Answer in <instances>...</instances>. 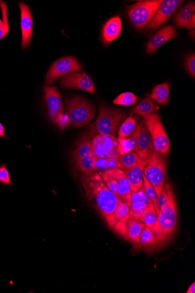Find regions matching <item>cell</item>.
<instances>
[{
	"instance_id": "cell-37",
	"label": "cell",
	"mask_w": 195,
	"mask_h": 293,
	"mask_svg": "<svg viewBox=\"0 0 195 293\" xmlns=\"http://www.w3.org/2000/svg\"><path fill=\"white\" fill-rule=\"evenodd\" d=\"M0 183L3 185H13L11 181L10 173L7 168V163L0 165Z\"/></svg>"
},
{
	"instance_id": "cell-32",
	"label": "cell",
	"mask_w": 195,
	"mask_h": 293,
	"mask_svg": "<svg viewBox=\"0 0 195 293\" xmlns=\"http://www.w3.org/2000/svg\"><path fill=\"white\" fill-rule=\"evenodd\" d=\"M137 120L133 117L127 118L120 127L118 138H126L132 133L136 125Z\"/></svg>"
},
{
	"instance_id": "cell-28",
	"label": "cell",
	"mask_w": 195,
	"mask_h": 293,
	"mask_svg": "<svg viewBox=\"0 0 195 293\" xmlns=\"http://www.w3.org/2000/svg\"><path fill=\"white\" fill-rule=\"evenodd\" d=\"M119 161L124 166L125 170L136 166L137 164L140 163L142 161H147L141 158L136 152H131L125 155L121 156L119 159Z\"/></svg>"
},
{
	"instance_id": "cell-1",
	"label": "cell",
	"mask_w": 195,
	"mask_h": 293,
	"mask_svg": "<svg viewBox=\"0 0 195 293\" xmlns=\"http://www.w3.org/2000/svg\"><path fill=\"white\" fill-rule=\"evenodd\" d=\"M82 185L89 203L110 224L120 199L108 189L99 173L84 174Z\"/></svg>"
},
{
	"instance_id": "cell-30",
	"label": "cell",
	"mask_w": 195,
	"mask_h": 293,
	"mask_svg": "<svg viewBox=\"0 0 195 293\" xmlns=\"http://www.w3.org/2000/svg\"><path fill=\"white\" fill-rule=\"evenodd\" d=\"M157 220H158V215H157L156 212L155 206L152 205L146 210L139 221L144 224L145 227H148L152 230L157 223Z\"/></svg>"
},
{
	"instance_id": "cell-20",
	"label": "cell",
	"mask_w": 195,
	"mask_h": 293,
	"mask_svg": "<svg viewBox=\"0 0 195 293\" xmlns=\"http://www.w3.org/2000/svg\"><path fill=\"white\" fill-rule=\"evenodd\" d=\"M122 24L121 18L115 17L108 21L105 24L103 31V40L105 44L109 45L121 35Z\"/></svg>"
},
{
	"instance_id": "cell-14",
	"label": "cell",
	"mask_w": 195,
	"mask_h": 293,
	"mask_svg": "<svg viewBox=\"0 0 195 293\" xmlns=\"http://www.w3.org/2000/svg\"><path fill=\"white\" fill-rule=\"evenodd\" d=\"M178 33L173 25H168L157 31L149 40L147 45V52L149 54H153L162 45L172 39L176 38Z\"/></svg>"
},
{
	"instance_id": "cell-31",
	"label": "cell",
	"mask_w": 195,
	"mask_h": 293,
	"mask_svg": "<svg viewBox=\"0 0 195 293\" xmlns=\"http://www.w3.org/2000/svg\"><path fill=\"white\" fill-rule=\"evenodd\" d=\"M77 166L84 174H92L94 172L95 158L92 155L76 160Z\"/></svg>"
},
{
	"instance_id": "cell-10",
	"label": "cell",
	"mask_w": 195,
	"mask_h": 293,
	"mask_svg": "<svg viewBox=\"0 0 195 293\" xmlns=\"http://www.w3.org/2000/svg\"><path fill=\"white\" fill-rule=\"evenodd\" d=\"M183 2L181 0H164L146 27L148 31L159 28L170 19Z\"/></svg>"
},
{
	"instance_id": "cell-29",
	"label": "cell",
	"mask_w": 195,
	"mask_h": 293,
	"mask_svg": "<svg viewBox=\"0 0 195 293\" xmlns=\"http://www.w3.org/2000/svg\"><path fill=\"white\" fill-rule=\"evenodd\" d=\"M0 7H1L3 22L0 25V40H2L10 32V27L8 18V7L6 3L3 1H0Z\"/></svg>"
},
{
	"instance_id": "cell-13",
	"label": "cell",
	"mask_w": 195,
	"mask_h": 293,
	"mask_svg": "<svg viewBox=\"0 0 195 293\" xmlns=\"http://www.w3.org/2000/svg\"><path fill=\"white\" fill-rule=\"evenodd\" d=\"M21 10V28L22 31V49L30 47L33 37V21L29 7L24 3H19Z\"/></svg>"
},
{
	"instance_id": "cell-23",
	"label": "cell",
	"mask_w": 195,
	"mask_h": 293,
	"mask_svg": "<svg viewBox=\"0 0 195 293\" xmlns=\"http://www.w3.org/2000/svg\"><path fill=\"white\" fill-rule=\"evenodd\" d=\"M195 4L194 2L187 4L179 11L174 19V22L179 28H186L194 15Z\"/></svg>"
},
{
	"instance_id": "cell-35",
	"label": "cell",
	"mask_w": 195,
	"mask_h": 293,
	"mask_svg": "<svg viewBox=\"0 0 195 293\" xmlns=\"http://www.w3.org/2000/svg\"><path fill=\"white\" fill-rule=\"evenodd\" d=\"M118 152L120 156L133 152V145L128 138H118Z\"/></svg>"
},
{
	"instance_id": "cell-38",
	"label": "cell",
	"mask_w": 195,
	"mask_h": 293,
	"mask_svg": "<svg viewBox=\"0 0 195 293\" xmlns=\"http://www.w3.org/2000/svg\"><path fill=\"white\" fill-rule=\"evenodd\" d=\"M127 138L129 139L131 142H132L133 145V152H136L138 145V141H139L140 138L139 124L136 125V127H135V129L132 133Z\"/></svg>"
},
{
	"instance_id": "cell-8",
	"label": "cell",
	"mask_w": 195,
	"mask_h": 293,
	"mask_svg": "<svg viewBox=\"0 0 195 293\" xmlns=\"http://www.w3.org/2000/svg\"><path fill=\"white\" fill-rule=\"evenodd\" d=\"M118 145L115 135H97L91 141L92 155L95 159H119L121 156L118 152Z\"/></svg>"
},
{
	"instance_id": "cell-27",
	"label": "cell",
	"mask_w": 195,
	"mask_h": 293,
	"mask_svg": "<svg viewBox=\"0 0 195 293\" xmlns=\"http://www.w3.org/2000/svg\"><path fill=\"white\" fill-rule=\"evenodd\" d=\"M140 240L141 245L144 249H151L158 244V240L152 229L145 227L142 229L140 236Z\"/></svg>"
},
{
	"instance_id": "cell-12",
	"label": "cell",
	"mask_w": 195,
	"mask_h": 293,
	"mask_svg": "<svg viewBox=\"0 0 195 293\" xmlns=\"http://www.w3.org/2000/svg\"><path fill=\"white\" fill-rule=\"evenodd\" d=\"M44 100L48 110V114L54 123L60 116L64 114L61 94L57 88L44 86Z\"/></svg>"
},
{
	"instance_id": "cell-3",
	"label": "cell",
	"mask_w": 195,
	"mask_h": 293,
	"mask_svg": "<svg viewBox=\"0 0 195 293\" xmlns=\"http://www.w3.org/2000/svg\"><path fill=\"white\" fill-rule=\"evenodd\" d=\"M167 163L162 154L154 150L144 169V176L158 195L162 191L166 179Z\"/></svg>"
},
{
	"instance_id": "cell-43",
	"label": "cell",
	"mask_w": 195,
	"mask_h": 293,
	"mask_svg": "<svg viewBox=\"0 0 195 293\" xmlns=\"http://www.w3.org/2000/svg\"><path fill=\"white\" fill-rule=\"evenodd\" d=\"M195 292V283H193L189 287L188 290H187L186 293H194Z\"/></svg>"
},
{
	"instance_id": "cell-9",
	"label": "cell",
	"mask_w": 195,
	"mask_h": 293,
	"mask_svg": "<svg viewBox=\"0 0 195 293\" xmlns=\"http://www.w3.org/2000/svg\"><path fill=\"white\" fill-rule=\"evenodd\" d=\"M82 67L81 64L73 56H66L56 61L48 69L46 76L47 85L55 83V81L67 74L81 71Z\"/></svg>"
},
{
	"instance_id": "cell-7",
	"label": "cell",
	"mask_w": 195,
	"mask_h": 293,
	"mask_svg": "<svg viewBox=\"0 0 195 293\" xmlns=\"http://www.w3.org/2000/svg\"><path fill=\"white\" fill-rule=\"evenodd\" d=\"M144 122L151 133L154 148L164 156L168 155L170 151L171 143L159 114H153Z\"/></svg>"
},
{
	"instance_id": "cell-22",
	"label": "cell",
	"mask_w": 195,
	"mask_h": 293,
	"mask_svg": "<svg viewBox=\"0 0 195 293\" xmlns=\"http://www.w3.org/2000/svg\"><path fill=\"white\" fill-rule=\"evenodd\" d=\"M160 107L152 99L151 95L146 97L141 102L137 105L134 111L142 116L144 119H148L159 110Z\"/></svg>"
},
{
	"instance_id": "cell-15",
	"label": "cell",
	"mask_w": 195,
	"mask_h": 293,
	"mask_svg": "<svg viewBox=\"0 0 195 293\" xmlns=\"http://www.w3.org/2000/svg\"><path fill=\"white\" fill-rule=\"evenodd\" d=\"M131 217H133L129 206L122 200H119L109 225L119 234L124 236L125 224Z\"/></svg>"
},
{
	"instance_id": "cell-19",
	"label": "cell",
	"mask_w": 195,
	"mask_h": 293,
	"mask_svg": "<svg viewBox=\"0 0 195 293\" xmlns=\"http://www.w3.org/2000/svg\"><path fill=\"white\" fill-rule=\"evenodd\" d=\"M146 163L147 161H142L136 166L125 171L132 192H137L143 186L144 169Z\"/></svg>"
},
{
	"instance_id": "cell-11",
	"label": "cell",
	"mask_w": 195,
	"mask_h": 293,
	"mask_svg": "<svg viewBox=\"0 0 195 293\" xmlns=\"http://www.w3.org/2000/svg\"><path fill=\"white\" fill-rule=\"evenodd\" d=\"M59 83L63 88L83 90L95 94V85L88 75L79 71L70 73L64 76L59 80Z\"/></svg>"
},
{
	"instance_id": "cell-4",
	"label": "cell",
	"mask_w": 195,
	"mask_h": 293,
	"mask_svg": "<svg viewBox=\"0 0 195 293\" xmlns=\"http://www.w3.org/2000/svg\"><path fill=\"white\" fill-rule=\"evenodd\" d=\"M66 114L73 127H82L88 124L94 117V107L84 98L75 97L66 100Z\"/></svg>"
},
{
	"instance_id": "cell-5",
	"label": "cell",
	"mask_w": 195,
	"mask_h": 293,
	"mask_svg": "<svg viewBox=\"0 0 195 293\" xmlns=\"http://www.w3.org/2000/svg\"><path fill=\"white\" fill-rule=\"evenodd\" d=\"M162 2L161 0H149L129 6V17L134 27L138 30L147 27Z\"/></svg>"
},
{
	"instance_id": "cell-18",
	"label": "cell",
	"mask_w": 195,
	"mask_h": 293,
	"mask_svg": "<svg viewBox=\"0 0 195 293\" xmlns=\"http://www.w3.org/2000/svg\"><path fill=\"white\" fill-rule=\"evenodd\" d=\"M112 174L119 183L118 197L130 208L132 201V191L127 178L125 171L121 169H111Z\"/></svg>"
},
{
	"instance_id": "cell-33",
	"label": "cell",
	"mask_w": 195,
	"mask_h": 293,
	"mask_svg": "<svg viewBox=\"0 0 195 293\" xmlns=\"http://www.w3.org/2000/svg\"><path fill=\"white\" fill-rule=\"evenodd\" d=\"M142 188H143L145 196L152 202L154 206H155L157 215L159 216L160 210L158 208V206H157L156 202L157 197L156 191L155 188L153 187L151 184L150 183L148 180L144 177V176L143 177V186H142Z\"/></svg>"
},
{
	"instance_id": "cell-36",
	"label": "cell",
	"mask_w": 195,
	"mask_h": 293,
	"mask_svg": "<svg viewBox=\"0 0 195 293\" xmlns=\"http://www.w3.org/2000/svg\"><path fill=\"white\" fill-rule=\"evenodd\" d=\"M171 189V187L168 183L165 185L162 191L157 195L156 202L159 209L160 210L161 208L166 205L168 202L169 199V191Z\"/></svg>"
},
{
	"instance_id": "cell-40",
	"label": "cell",
	"mask_w": 195,
	"mask_h": 293,
	"mask_svg": "<svg viewBox=\"0 0 195 293\" xmlns=\"http://www.w3.org/2000/svg\"><path fill=\"white\" fill-rule=\"evenodd\" d=\"M69 122H70V120L69 116L67 114L66 115L64 114L59 116L58 119L56 120L55 123L59 125L61 129H64L69 124Z\"/></svg>"
},
{
	"instance_id": "cell-2",
	"label": "cell",
	"mask_w": 195,
	"mask_h": 293,
	"mask_svg": "<svg viewBox=\"0 0 195 293\" xmlns=\"http://www.w3.org/2000/svg\"><path fill=\"white\" fill-rule=\"evenodd\" d=\"M177 202L171 188L168 203L160 209L158 220L152 229L158 244H163L170 239L177 226Z\"/></svg>"
},
{
	"instance_id": "cell-39",
	"label": "cell",
	"mask_w": 195,
	"mask_h": 293,
	"mask_svg": "<svg viewBox=\"0 0 195 293\" xmlns=\"http://www.w3.org/2000/svg\"><path fill=\"white\" fill-rule=\"evenodd\" d=\"M185 67L187 72L191 76L194 78L195 76V55H189L186 59Z\"/></svg>"
},
{
	"instance_id": "cell-42",
	"label": "cell",
	"mask_w": 195,
	"mask_h": 293,
	"mask_svg": "<svg viewBox=\"0 0 195 293\" xmlns=\"http://www.w3.org/2000/svg\"><path fill=\"white\" fill-rule=\"evenodd\" d=\"M194 20H195V15H194V16H193L192 20H191L190 22H189L188 26H187V28L189 30H192L195 27Z\"/></svg>"
},
{
	"instance_id": "cell-6",
	"label": "cell",
	"mask_w": 195,
	"mask_h": 293,
	"mask_svg": "<svg viewBox=\"0 0 195 293\" xmlns=\"http://www.w3.org/2000/svg\"><path fill=\"white\" fill-rule=\"evenodd\" d=\"M126 118V114L122 111L101 106L94 129L99 134L115 135L119 125Z\"/></svg>"
},
{
	"instance_id": "cell-41",
	"label": "cell",
	"mask_w": 195,
	"mask_h": 293,
	"mask_svg": "<svg viewBox=\"0 0 195 293\" xmlns=\"http://www.w3.org/2000/svg\"><path fill=\"white\" fill-rule=\"evenodd\" d=\"M6 129L5 127L0 122V138H7V137L5 134Z\"/></svg>"
},
{
	"instance_id": "cell-17",
	"label": "cell",
	"mask_w": 195,
	"mask_h": 293,
	"mask_svg": "<svg viewBox=\"0 0 195 293\" xmlns=\"http://www.w3.org/2000/svg\"><path fill=\"white\" fill-rule=\"evenodd\" d=\"M152 205L153 204L145 196L143 188L137 192H132L130 209L133 219L139 221L146 210Z\"/></svg>"
},
{
	"instance_id": "cell-16",
	"label": "cell",
	"mask_w": 195,
	"mask_h": 293,
	"mask_svg": "<svg viewBox=\"0 0 195 293\" xmlns=\"http://www.w3.org/2000/svg\"><path fill=\"white\" fill-rule=\"evenodd\" d=\"M140 138L136 153L141 159L148 160L151 156L154 148L152 138L144 121L140 123Z\"/></svg>"
},
{
	"instance_id": "cell-21",
	"label": "cell",
	"mask_w": 195,
	"mask_h": 293,
	"mask_svg": "<svg viewBox=\"0 0 195 293\" xmlns=\"http://www.w3.org/2000/svg\"><path fill=\"white\" fill-rule=\"evenodd\" d=\"M145 227L144 224L140 221L135 220L133 217L130 218L125 224L124 237L130 240L136 247L140 248V236L142 229Z\"/></svg>"
},
{
	"instance_id": "cell-44",
	"label": "cell",
	"mask_w": 195,
	"mask_h": 293,
	"mask_svg": "<svg viewBox=\"0 0 195 293\" xmlns=\"http://www.w3.org/2000/svg\"><path fill=\"white\" fill-rule=\"evenodd\" d=\"M2 22H3V21L1 20V19H0V25H2Z\"/></svg>"
},
{
	"instance_id": "cell-26",
	"label": "cell",
	"mask_w": 195,
	"mask_h": 293,
	"mask_svg": "<svg viewBox=\"0 0 195 293\" xmlns=\"http://www.w3.org/2000/svg\"><path fill=\"white\" fill-rule=\"evenodd\" d=\"M91 141L89 137H84L78 142L77 147L74 152L76 160L92 155Z\"/></svg>"
},
{
	"instance_id": "cell-34",
	"label": "cell",
	"mask_w": 195,
	"mask_h": 293,
	"mask_svg": "<svg viewBox=\"0 0 195 293\" xmlns=\"http://www.w3.org/2000/svg\"><path fill=\"white\" fill-rule=\"evenodd\" d=\"M138 97L131 92H126L121 94L114 100V103L121 106H132L137 103Z\"/></svg>"
},
{
	"instance_id": "cell-24",
	"label": "cell",
	"mask_w": 195,
	"mask_h": 293,
	"mask_svg": "<svg viewBox=\"0 0 195 293\" xmlns=\"http://www.w3.org/2000/svg\"><path fill=\"white\" fill-rule=\"evenodd\" d=\"M151 97L155 102L161 105L167 104L170 97V85L166 82L157 86L153 90Z\"/></svg>"
},
{
	"instance_id": "cell-25",
	"label": "cell",
	"mask_w": 195,
	"mask_h": 293,
	"mask_svg": "<svg viewBox=\"0 0 195 293\" xmlns=\"http://www.w3.org/2000/svg\"><path fill=\"white\" fill-rule=\"evenodd\" d=\"M112 169H121L125 171L124 166L117 158L95 159V172L100 173Z\"/></svg>"
}]
</instances>
